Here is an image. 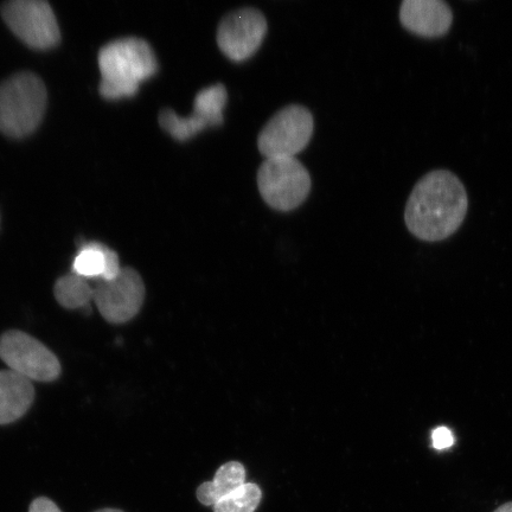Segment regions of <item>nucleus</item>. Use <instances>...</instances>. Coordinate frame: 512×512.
Segmentation results:
<instances>
[{
	"instance_id": "21",
	"label": "nucleus",
	"mask_w": 512,
	"mask_h": 512,
	"mask_svg": "<svg viewBox=\"0 0 512 512\" xmlns=\"http://www.w3.org/2000/svg\"><path fill=\"white\" fill-rule=\"evenodd\" d=\"M94 512H125V511L119 510V509L106 508V509H101V510L94 511Z\"/></svg>"
},
{
	"instance_id": "1",
	"label": "nucleus",
	"mask_w": 512,
	"mask_h": 512,
	"mask_svg": "<svg viewBox=\"0 0 512 512\" xmlns=\"http://www.w3.org/2000/svg\"><path fill=\"white\" fill-rule=\"evenodd\" d=\"M469 197L464 184L450 170H434L420 178L408 198L406 226L415 238L438 242L462 226Z\"/></svg>"
},
{
	"instance_id": "16",
	"label": "nucleus",
	"mask_w": 512,
	"mask_h": 512,
	"mask_svg": "<svg viewBox=\"0 0 512 512\" xmlns=\"http://www.w3.org/2000/svg\"><path fill=\"white\" fill-rule=\"evenodd\" d=\"M262 498L259 485L245 483L214 505V512H255Z\"/></svg>"
},
{
	"instance_id": "19",
	"label": "nucleus",
	"mask_w": 512,
	"mask_h": 512,
	"mask_svg": "<svg viewBox=\"0 0 512 512\" xmlns=\"http://www.w3.org/2000/svg\"><path fill=\"white\" fill-rule=\"evenodd\" d=\"M29 512H62L57 505L47 497H38L31 503Z\"/></svg>"
},
{
	"instance_id": "15",
	"label": "nucleus",
	"mask_w": 512,
	"mask_h": 512,
	"mask_svg": "<svg viewBox=\"0 0 512 512\" xmlns=\"http://www.w3.org/2000/svg\"><path fill=\"white\" fill-rule=\"evenodd\" d=\"M227 99V89L221 83L204 88L196 95L192 115L207 127L221 125Z\"/></svg>"
},
{
	"instance_id": "7",
	"label": "nucleus",
	"mask_w": 512,
	"mask_h": 512,
	"mask_svg": "<svg viewBox=\"0 0 512 512\" xmlns=\"http://www.w3.org/2000/svg\"><path fill=\"white\" fill-rule=\"evenodd\" d=\"M2 15L14 34L31 48L47 50L60 42L59 24L44 0H12L3 5Z\"/></svg>"
},
{
	"instance_id": "6",
	"label": "nucleus",
	"mask_w": 512,
	"mask_h": 512,
	"mask_svg": "<svg viewBox=\"0 0 512 512\" xmlns=\"http://www.w3.org/2000/svg\"><path fill=\"white\" fill-rule=\"evenodd\" d=\"M0 358L30 381L53 382L61 375V363L53 351L23 331H8L0 337Z\"/></svg>"
},
{
	"instance_id": "10",
	"label": "nucleus",
	"mask_w": 512,
	"mask_h": 512,
	"mask_svg": "<svg viewBox=\"0 0 512 512\" xmlns=\"http://www.w3.org/2000/svg\"><path fill=\"white\" fill-rule=\"evenodd\" d=\"M400 22L415 35L441 37L451 29L453 12L443 0H405L400 6Z\"/></svg>"
},
{
	"instance_id": "11",
	"label": "nucleus",
	"mask_w": 512,
	"mask_h": 512,
	"mask_svg": "<svg viewBox=\"0 0 512 512\" xmlns=\"http://www.w3.org/2000/svg\"><path fill=\"white\" fill-rule=\"evenodd\" d=\"M35 399L30 380L12 370H0V425L21 419Z\"/></svg>"
},
{
	"instance_id": "20",
	"label": "nucleus",
	"mask_w": 512,
	"mask_h": 512,
	"mask_svg": "<svg viewBox=\"0 0 512 512\" xmlns=\"http://www.w3.org/2000/svg\"><path fill=\"white\" fill-rule=\"evenodd\" d=\"M495 512H512V502L502 505Z\"/></svg>"
},
{
	"instance_id": "8",
	"label": "nucleus",
	"mask_w": 512,
	"mask_h": 512,
	"mask_svg": "<svg viewBox=\"0 0 512 512\" xmlns=\"http://www.w3.org/2000/svg\"><path fill=\"white\" fill-rule=\"evenodd\" d=\"M144 297V281L130 267L123 268L111 281H96L94 287V302L108 323L123 324L136 317Z\"/></svg>"
},
{
	"instance_id": "5",
	"label": "nucleus",
	"mask_w": 512,
	"mask_h": 512,
	"mask_svg": "<svg viewBox=\"0 0 512 512\" xmlns=\"http://www.w3.org/2000/svg\"><path fill=\"white\" fill-rule=\"evenodd\" d=\"M315 124L307 108L291 105L275 113L262 128L259 150L268 158L296 157L310 143Z\"/></svg>"
},
{
	"instance_id": "14",
	"label": "nucleus",
	"mask_w": 512,
	"mask_h": 512,
	"mask_svg": "<svg viewBox=\"0 0 512 512\" xmlns=\"http://www.w3.org/2000/svg\"><path fill=\"white\" fill-rule=\"evenodd\" d=\"M55 298L69 310L85 309L94 300V287L85 278L74 273L64 275L56 281Z\"/></svg>"
},
{
	"instance_id": "3",
	"label": "nucleus",
	"mask_w": 512,
	"mask_h": 512,
	"mask_svg": "<svg viewBox=\"0 0 512 512\" xmlns=\"http://www.w3.org/2000/svg\"><path fill=\"white\" fill-rule=\"evenodd\" d=\"M47 99L35 74L19 73L0 83V131L12 138L29 136L41 124Z\"/></svg>"
},
{
	"instance_id": "18",
	"label": "nucleus",
	"mask_w": 512,
	"mask_h": 512,
	"mask_svg": "<svg viewBox=\"0 0 512 512\" xmlns=\"http://www.w3.org/2000/svg\"><path fill=\"white\" fill-rule=\"evenodd\" d=\"M432 443L433 447L437 448V450H446V448L453 446L454 435L450 430H448L447 427L441 426L435 428V430L432 432Z\"/></svg>"
},
{
	"instance_id": "9",
	"label": "nucleus",
	"mask_w": 512,
	"mask_h": 512,
	"mask_svg": "<svg viewBox=\"0 0 512 512\" xmlns=\"http://www.w3.org/2000/svg\"><path fill=\"white\" fill-rule=\"evenodd\" d=\"M267 22L259 10L245 8L230 12L217 29V44L233 61H245L261 46Z\"/></svg>"
},
{
	"instance_id": "4",
	"label": "nucleus",
	"mask_w": 512,
	"mask_h": 512,
	"mask_svg": "<svg viewBox=\"0 0 512 512\" xmlns=\"http://www.w3.org/2000/svg\"><path fill=\"white\" fill-rule=\"evenodd\" d=\"M258 185L268 206L288 211L306 200L311 190V177L296 157L268 158L260 166Z\"/></svg>"
},
{
	"instance_id": "17",
	"label": "nucleus",
	"mask_w": 512,
	"mask_h": 512,
	"mask_svg": "<svg viewBox=\"0 0 512 512\" xmlns=\"http://www.w3.org/2000/svg\"><path fill=\"white\" fill-rule=\"evenodd\" d=\"M159 124L163 130L179 140V142H185V140L195 137L196 134L207 128L194 115L191 114L187 118L179 117L175 111L169 110V108L160 112Z\"/></svg>"
},
{
	"instance_id": "2",
	"label": "nucleus",
	"mask_w": 512,
	"mask_h": 512,
	"mask_svg": "<svg viewBox=\"0 0 512 512\" xmlns=\"http://www.w3.org/2000/svg\"><path fill=\"white\" fill-rule=\"evenodd\" d=\"M99 91L106 100L131 98L140 83L152 78L158 69L149 43L137 37L120 38L102 47L99 53Z\"/></svg>"
},
{
	"instance_id": "13",
	"label": "nucleus",
	"mask_w": 512,
	"mask_h": 512,
	"mask_svg": "<svg viewBox=\"0 0 512 512\" xmlns=\"http://www.w3.org/2000/svg\"><path fill=\"white\" fill-rule=\"evenodd\" d=\"M246 483V470L238 462H229L217 470L211 482L203 483L197 489V499L206 507H211L221 501L222 498L232 494Z\"/></svg>"
},
{
	"instance_id": "12",
	"label": "nucleus",
	"mask_w": 512,
	"mask_h": 512,
	"mask_svg": "<svg viewBox=\"0 0 512 512\" xmlns=\"http://www.w3.org/2000/svg\"><path fill=\"white\" fill-rule=\"evenodd\" d=\"M73 273L81 278L95 281H111L118 277L119 256L102 243H83L73 261Z\"/></svg>"
}]
</instances>
